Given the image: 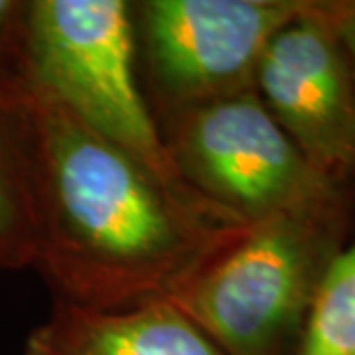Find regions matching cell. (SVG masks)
I'll return each instance as SVG.
<instances>
[{
	"mask_svg": "<svg viewBox=\"0 0 355 355\" xmlns=\"http://www.w3.org/2000/svg\"><path fill=\"white\" fill-rule=\"evenodd\" d=\"M32 93L40 207L34 268L58 302L123 310L172 300L247 229L154 176L51 97Z\"/></svg>",
	"mask_w": 355,
	"mask_h": 355,
	"instance_id": "6da1fadb",
	"label": "cell"
},
{
	"mask_svg": "<svg viewBox=\"0 0 355 355\" xmlns=\"http://www.w3.org/2000/svg\"><path fill=\"white\" fill-rule=\"evenodd\" d=\"M310 0H144L137 42L164 111L253 91L272 36Z\"/></svg>",
	"mask_w": 355,
	"mask_h": 355,
	"instance_id": "5b68a950",
	"label": "cell"
},
{
	"mask_svg": "<svg viewBox=\"0 0 355 355\" xmlns=\"http://www.w3.org/2000/svg\"><path fill=\"white\" fill-rule=\"evenodd\" d=\"M292 355H355V237L331 261Z\"/></svg>",
	"mask_w": 355,
	"mask_h": 355,
	"instance_id": "9c48e42d",
	"label": "cell"
},
{
	"mask_svg": "<svg viewBox=\"0 0 355 355\" xmlns=\"http://www.w3.org/2000/svg\"><path fill=\"white\" fill-rule=\"evenodd\" d=\"M324 12L342 44L355 81V0H324Z\"/></svg>",
	"mask_w": 355,
	"mask_h": 355,
	"instance_id": "8fae6325",
	"label": "cell"
},
{
	"mask_svg": "<svg viewBox=\"0 0 355 355\" xmlns=\"http://www.w3.org/2000/svg\"><path fill=\"white\" fill-rule=\"evenodd\" d=\"M24 355H223L172 300L93 310L53 300Z\"/></svg>",
	"mask_w": 355,
	"mask_h": 355,
	"instance_id": "52a82bcc",
	"label": "cell"
},
{
	"mask_svg": "<svg viewBox=\"0 0 355 355\" xmlns=\"http://www.w3.org/2000/svg\"><path fill=\"white\" fill-rule=\"evenodd\" d=\"M347 217L343 200L254 223L172 302L223 355H292Z\"/></svg>",
	"mask_w": 355,
	"mask_h": 355,
	"instance_id": "7a4b0ae2",
	"label": "cell"
},
{
	"mask_svg": "<svg viewBox=\"0 0 355 355\" xmlns=\"http://www.w3.org/2000/svg\"><path fill=\"white\" fill-rule=\"evenodd\" d=\"M28 12H30V0H0V76L2 77L28 81V73H26Z\"/></svg>",
	"mask_w": 355,
	"mask_h": 355,
	"instance_id": "30bf717a",
	"label": "cell"
},
{
	"mask_svg": "<svg viewBox=\"0 0 355 355\" xmlns=\"http://www.w3.org/2000/svg\"><path fill=\"white\" fill-rule=\"evenodd\" d=\"M158 128L182 184L233 225L347 200L342 182L298 150L254 89L164 111Z\"/></svg>",
	"mask_w": 355,
	"mask_h": 355,
	"instance_id": "277c9868",
	"label": "cell"
},
{
	"mask_svg": "<svg viewBox=\"0 0 355 355\" xmlns=\"http://www.w3.org/2000/svg\"><path fill=\"white\" fill-rule=\"evenodd\" d=\"M38 123L28 81L0 76V270L38 253Z\"/></svg>",
	"mask_w": 355,
	"mask_h": 355,
	"instance_id": "ba28073f",
	"label": "cell"
},
{
	"mask_svg": "<svg viewBox=\"0 0 355 355\" xmlns=\"http://www.w3.org/2000/svg\"><path fill=\"white\" fill-rule=\"evenodd\" d=\"M254 91L298 150L343 184L355 170V81L324 0H310L272 36Z\"/></svg>",
	"mask_w": 355,
	"mask_h": 355,
	"instance_id": "8992f818",
	"label": "cell"
},
{
	"mask_svg": "<svg viewBox=\"0 0 355 355\" xmlns=\"http://www.w3.org/2000/svg\"><path fill=\"white\" fill-rule=\"evenodd\" d=\"M135 58L132 4L30 0L26 38L30 85L137 158L154 176L191 193L168 158L158 123L137 81Z\"/></svg>",
	"mask_w": 355,
	"mask_h": 355,
	"instance_id": "3957f363",
	"label": "cell"
}]
</instances>
